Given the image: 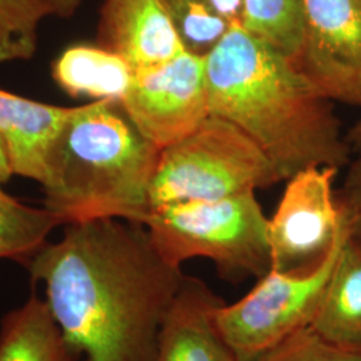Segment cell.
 <instances>
[{
    "label": "cell",
    "mask_w": 361,
    "mask_h": 361,
    "mask_svg": "<svg viewBox=\"0 0 361 361\" xmlns=\"http://www.w3.org/2000/svg\"><path fill=\"white\" fill-rule=\"evenodd\" d=\"M80 361H155L158 337L185 274L157 250L143 224H70L26 262Z\"/></svg>",
    "instance_id": "1"
},
{
    "label": "cell",
    "mask_w": 361,
    "mask_h": 361,
    "mask_svg": "<svg viewBox=\"0 0 361 361\" xmlns=\"http://www.w3.org/2000/svg\"><path fill=\"white\" fill-rule=\"evenodd\" d=\"M210 114L246 134L280 180L304 169L348 164L332 102L293 59L237 25L205 55Z\"/></svg>",
    "instance_id": "2"
},
{
    "label": "cell",
    "mask_w": 361,
    "mask_h": 361,
    "mask_svg": "<svg viewBox=\"0 0 361 361\" xmlns=\"http://www.w3.org/2000/svg\"><path fill=\"white\" fill-rule=\"evenodd\" d=\"M159 153L119 102L77 106L52 145L40 183L43 207L61 225L99 219L145 224Z\"/></svg>",
    "instance_id": "3"
},
{
    "label": "cell",
    "mask_w": 361,
    "mask_h": 361,
    "mask_svg": "<svg viewBox=\"0 0 361 361\" xmlns=\"http://www.w3.org/2000/svg\"><path fill=\"white\" fill-rule=\"evenodd\" d=\"M268 221L256 192L153 209L145 221L170 265L192 258L213 261L226 277L265 276L271 269Z\"/></svg>",
    "instance_id": "4"
},
{
    "label": "cell",
    "mask_w": 361,
    "mask_h": 361,
    "mask_svg": "<svg viewBox=\"0 0 361 361\" xmlns=\"http://www.w3.org/2000/svg\"><path fill=\"white\" fill-rule=\"evenodd\" d=\"M281 182L269 158L246 134L217 116L159 153L150 209L256 192Z\"/></svg>",
    "instance_id": "5"
},
{
    "label": "cell",
    "mask_w": 361,
    "mask_h": 361,
    "mask_svg": "<svg viewBox=\"0 0 361 361\" xmlns=\"http://www.w3.org/2000/svg\"><path fill=\"white\" fill-rule=\"evenodd\" d=\"M343 228L322 264L308 273L269 271L245 296L222 302L216 323L238 361H255L310 326L345 241Z\"/></svg>",
    "instance_id": "6"
},
{
    "label": "cell",
    "mask_w": 361,
    "mask_h": 361,
    "mask_svg": "<svg viewBox=\"0 0 361 361\" xmlns=\"http://www.w3.org/2000/svg\"><path fill=\"white\" fill-rule=\"evenodd\" d=\"M338 170L304 169L286 180L279 207L268 221L271 271L308 273L331 250L343 228L334 188Z\"/></svg>",
    "instance_id": "7"
},
{
    "label": "cell",
    "mask_w": 361,
    "mask_h": 361,
    "mask_svg": "<svg viewBox=\"0 0 361 361\" xmlns=\"http://www.w3.org/2000/svg\"><path fill=\"white\" fill-rule=\"evenodd\" d=\"M121 104L158 149L180 141L210 116L205 55L185 50L162 65L134 71Z\"/></svg>",
    "instance_id": "8"
},
{
    "label": "cell",
    "mask_w": 361,
    "mask_h": 361,
    "mask_svg": "<svg viewBox=\"0 0 361 361\" xmlns=\"http://www.w3.org/2000/svg\"><path fill=\"white\" fill-rule=\"evenodd\" d=\"M295 63L331 102L361 106V0H305Z\"/></svg>",
    "instance_id": "9"
},
{
    "label": "cell",
    "mask_w": 361,
    "mask_h": 361,
    "mask_svg": "<svg viewBox=\"0 0 361 361\" xmlns=\"http://www.w3.org/2000/svg\"><path fill=\"white\" fill-rule=\"evenodd\" d=\"M97 44L116 52L134 71L186 50L161 0H104Z\"/></svg>",
    "instance_id": "10"
},
{
    "label": "cell",
    "mask_w": 361,
    "mask_h": 361,
    "mask_svg": "<svg viewBox=\"0 0 361 361\" xmlns=\"http://www.w3.org/2000/svg\"><path fill=\"white\" fill-rule=\"evenodd\" d=\"M222 302L204 281L185 276L162 323L155 361H238L216 323Z\"/></svg>",
    "instance_id": "11"
},
{
    "label": "cell",
    "mask_w": 361,
    "mask_h": 361,
    "mask_svg": "<svg viewBox=\"0 0 361 361\" xmlns=\"http://www.w3.org/2000/svg\"><path fill=\"white\" fill-rule=\"evenodd\" d=\"M74 111L0 89V145L13 176L43 182L52 145Z\"/></svg>",
    "instance_id": "12"
},
{
    "label": "cell",
    "mask_w": 361,
    "mask_h": 361,
    "mask_svg": "<svg viewBox=\"0 0 361 361\" xmlns=\"http://www.w3.org/2000/svg\"><path fill=\"white\" fill-rule=\"evenodd\" d=\"M310 328L336 345L361 349V246L348 235Z\"/></svg>",
    "instance_id": "13"
},
{
    "label": "cell",
    "mask_w": 361,
    "mask_h": 361,
    "mask_svg": "<svg viewBox=\"0 0 361 361\" xmlns=\"http://www.w3.org/2000/svg\"><path fill=\"white\" fill-rule=\"evenodd\" d=\"M51 73L56 85L74 98L119 104L134 78V70L123 58L87 43L67 47L52 63Z\"/></svg>",
    "instance_id": "14"
},
{
    "label": "cell",
    "mask_w": 361,
    "mask_h": 361,
    "mask_svg": "<svg viewBox=\"0 0 361 361\" xmlns=\"http://www.w3.org/2000/svg\"><path fill=\"white\" fill-rule=\"evenodd\" d=\"M0 361H80L55 320L49 302L31 295L3 319Z\"/></svg>",
    "instance_id": "15"
},
{
    "label": "cell",
    "mask_w": 361,
    "mask_h": 361,
    "mask_svg": "<svg viewBox=\"0 0 361 361\" xmlns=\"http://www.w3.org/2000/svg\"><path fill=\"white\" fill-rule=\"evenodd\" d=\"M188 51L207 55L243 20V0H161Z\"/></svg>",
    "instance_id": "16"
},
{
    "label": "cell",
    "mask_w": 361,
    "mask_h": 361,
    "mask_svg": "<svg viewBox=\"0 0 361 361\" xmlns=\"http://www.w3.org/2000/svg\"><path fill=\"white\" fill-rule=\"evenodd\" d=\"M58 225L59 219L46 207H28L0 188V258L26 265Z\"/></svg>",
    "instance_id": "17"
},
{
    "label": "cell",
    "mask_w": 361,
    "mask_h": 361,
    "mask_svg": "<svg viewBox=\"0 0 361 361\" xmlns=\"http://www.w3.org/2000/svg\"><path fill=\"white\" fill-rule=\"evenodd\" d=\"M304 8L305 0H243L241 26L295 61L302 39Z\"/></svg>",
    "instance_id": "18"
},
{
    "label": "cell",
    "mask_w": 361,
    "mask_h": 361,
    "mask_svg": "<svg viewBox=\"0 0 361 361\" xmlns=\"http://www.w3.org/2000/svg\"><path fill=\"white\" fill-rule=\"evenodd\" d=\"M49 15L44 0H0V63L31 59L39 25Z\"/></svg>",
    "instance_id": "19"
},
{
    "label": "cell",
    "mask_w": 361,
    "mask_h": 361,
    "mask_svg": "<svg viewBox=\"0 0 361 361\" xmlns=\"http://www.w3.org/2000/svg\"><path fill=\"white\" fill-rule=\"evenodd\" d=\"M255 361H361V349L336 345L307 326Z\"/></svg>",
    "instance_id": "20"
},
{
    "label": "cell",
    "mask_w": 361,
    "mask_h": 361,
    "mask_svg": "<svg viewBox=\"0 0 361 361\" xmlns=\"http://www.w3.org/2000/svg\"><path fill=\"white\" fill-rule=\"evenodd\" d=\"M336 194L347 235L361 246V154L349 166L343 188Z\"/></svg>",
    "instance_id": "21"
},
{
    "label": "cell",
    "mask_w": 361,
    "mask_h": 361,
    "mask_svg": "<svg viewBox=\"0 0 361 361\" xmlns=\"http://www.w3.org/2000/svg\"><path fill=\"white\" fill-rule=\"evenodd\" d=\"M50 15H55L59 18H71L77 13L82 0H44Z\"/></svg>",
    "instance_id": "22"
},
{
    "label": "cell",
    "mask_w": 361,
    "mask_h": 361,
    "mask_svg": "<svg viewBox=\"0 0 361 361\" xmlns=\"http://www.w3.org/2000/svg\"><path fill=\"white\" fill-rule=\"evenodd\" d=\"M347 142L349 145V149L355 150L357 154H361V119H359L353 128L349 130Z\"/></svg>",
    "instance_id": "23"
},
{
    "label": "cell",
    "mask_w": 361,
    "mask_h": 361,
    "mask_svg": "<svg viewBox=\"0 0 361 361\" xmlns=\"http://www.w3.org/2000/svg\"><path fill=\"white\" fill-rule=\"evenodd\" d=\"M13 176V171L10 169V165H8L7 157L4 154V150H3V147L0 145V183L10 180Z\"/></svg>",
    "instance_id": "24"
}]
</instances>
